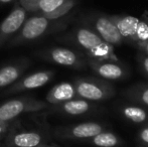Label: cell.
Instances as JSON below:
<instances>
[{
  "mask_svg": "<svg viewBox=\"0 0 148 147\" xmlns=\"http://www.w3.org/2000/svg\"><path fill=\"white\" fill-rule=\"evenodd\" d=\"M53 27V20L39 14L26 18L15 36L6 43V47L19 46L34 42L49 34Z\"/></svg>",
  "mask_w": 148,
  "mask_h": 147,
  "instance_id": "1",
  "label": "cell"
},
{
  "mask_svg": "<svg viewBox=\"0 0 148 147\" xmlns=\"http://www.w3.org/2000/svg\"><path fill=\"white\" fill-rule=\"evenodd\" d=\"M49 108L51 104L45 101L37 100L34 97H18L0 104V122L11 123L22 114L42 112Z\"/></svg>",
  "mask_w": 148,
  "mask_h": 147,
  "instance_id": "2",
  "label": "cell"
},
{
  "mask_svg": "<svg viewBox=\"0 0 148 147\" xmlns=\"http://www.w3.org/2000/svg\"><path fill=\"white\" fill-rule=\"evenodd\" d=\"M49 140V136L41 130L18 129L16 121H13L2 143L4 147H37L42 143H47Z\"/></svg>",
  "mask_w": 148,
  "mask_h": 147,
  "instance_id": "3",
  "label": "cell"
},
{
  "mask_svg": "<svg viewBox=\"0 0 148 147\" xmlns=\"http://www.w3.org/2000/svg\"><path fill=\"white\" fill-rule=\"evenodd\" d=\"M53 75L55 73L53 71H39L28 75L20 80H17L8 88L4 89L3 92H1L0 94V98L40 88L47 85L53 78Z\"/></svg>",
  "mask_w": 148,
  "mask_h": 147,
  "instance_id": "4",
  "label": "cell"
},
{
  "mask_svg": "<svg viewBox=\"0 0 148 147\" xmlns=\"http://www.w3.org/2000/svg\"><path fill=\"white\" fill-rule=\"evenodd\" d=\"M27 18V11L16 4L12 11L0 23V49L15 36Z\"/></svg>",
  "mask_w": 148,
  "mask_h": 147,
  "instance_id": "5",
  "label": "cell"
},
{
  "mask_svg": "<svg viewBox=\"0 0 148 147\" xmlns=\"http://www.w3.org/2000/svg\"><path fill=\"white\" fill-rule=\"evenodd\" d=\"M35 55L42 59H47L64 67H76L80 63L78 55L73 51L64 47L45 49L42 51H37Z\"/></svg>",
  "mask_w": 148,
  "mask_h": 147,
  "instance_id": "6",
  "label": "cell"
},
{
  "mask_svg": "<svg viewBox=\"0 0 148 147\" xmlns=\"http://www.w3.org/2000/svg\"><path fill=\"white\" fill-rule=\"evenodd\" d=\"M29 65V59H20L0 68V91L15 83L23 75Z\"/></svg>",
  "mask_w": 148,
  "mask_h": 147,
  "instance_id": "7",
  "label": "cell"
},
{
  "mask_svg": "<svg viewBox=\"0 0 148 147\" xmlns=\"http://www.w3.org/2000/svg\"><path fill=\"white\" fill-rule=\"evenodd\" d=\"M75 5V0H40L37 14L51 20L66 15Z\"/></svg>",
  "mask_w": 148,
  "mask_h": 147,
  "instance_id": "8",
  "label": "cell"
},
{
  "mask_svg": "<svg viewBox=\"0 0 148 147\" xmlns=\"http://www.w3.org/2000/svg\"><path fill=\"white\" fill-rule=\"evenodd\" d=\"M102 126L97 123H83L72 128H58L55 130V135L64 138H90L95 137L102 132Z\"/></svg>",
  "mask_w": 148,
  "mask_h": 147,
  "instance_id": "9",
  "label": "cell"
},
{
  "mask_svg": "<svg viewBox=\"0 0 148 147\" xmlns=\"http://www.w3.org/2000/svg\"><path fill=\"white\" fill-rule=\"evenodd\" d=\"M76 95V89L70 83H60L55 86L47 95V102L51 105H59L73 100Z\"/></svg>",
  "mask_w": 148,
  "mask_h": 147,
  "instance_id": "10",
  "label": "cell"
},
{
  "mask_svg": "<svg viewBox=\"0 0 148 147\" xmlns=\"http://www.w3.org/2000/svg\"><path fill=\"white\" fill-rule=\"evenodd\" d=\"M96 29L102 38L111 44H118L122 41V36L119 32L116 24L106 17H100L96 21Z\"/></svg>",
  "mask_w": 148,
  "mask_h": 147,
  "instance_id": "11",
  "label": "cell"
},
{
  "mask_svg": "<svg viewBox=\"0 0 148 147\" xmlns=\"http://www.w3.org/2000/svg\"><path fill=\"white\" fill-rule=\"evenodd\" d=\"M75 38L81 46L93 53L103 44L101 37L88 28H80L77 30L75 34Z\"/></svg>",
  "mask_w": 148,
  "mask_h": 147,
  "instance_id": "12",
  "label": "cell"
},
{
  "mask_svg": "<svg viewBox=\"0 0 148 147\" xmlns=\"http://www.w3.org/2000/svg\"><path fill=\"white\" fill-rule=\"evenodd\" d=\"M76 93L87 100H101L104 97V92L101 88L94 83L80 81L76 84Z\"/></svg>",
  "mask_w": 148,
  "mask_h": 147,
  "instance_id": "13",
  "label": "cell"
},
{
  "mask_svg": "<svg viewBox=\"0 0 148 147\" xmlns=\"http://www.w3.org/2000/svg\"><path fill=\"white\" fill-rule=\"evenodd\" d=\"M90 106L88 102L84 100H70L64 102L62 104L55 105V107L53 108V110L60 111L64 114H68V115H82V114L86 113L89 110Z\"/></svg>",
  "mask_w": 148,
  "mask_h": 147,
  "instance_id": "14",
  "label": "cell"
},
{
  "mask_svg": "<svg viewBox=\"0 0 148 147\" xmlns=\"http://www.w3.org/2000/svg\"><path fill=\"white\" fill-rule=\"evenodd\" d=\"M138 23V18L134 17V16H126V17L119 20L116 26H117L121 36L127 37L135 36Z\"/></svg>",
  "mask_w": 148,
  "mask_h": 147,
  "instance_id": "15",
  "label": "cell"
},
{
  "mask_svg": "<svg viewBox=\"0 0 148 147\" xmlns=\"http://www.w3.org/2000/svg\"><path fill=\"white\" fill-rule=\"evenodd\" d=\"M98 73L103 78L110 79V80H115L122 76L123 72L121 68L114 64H105L101 65L98 68Z\"/></svg>",
  "mask_w": 148,
  "mask_h": 147,
  "instance_id": "16",
  "label": "cell"
},
{
  "mask_svg": "<svg viewBox=\"0 0 148 147\" xmlns=\"http://www.w3.org/2000/svg\"><path fill=\"white\" fill-rule=\"evenodd\" d=\"M118 140L114 134L112 133H103L93 137V143L99 147H113L117 144Z\"/></svg>",
  "mask_w": 148,
  "mask_h": 147,
  "instance_id": "17",
  "label": "cell"
},
{
  "mask_svg": "<svg viewBox=\"0 0 148 147\" xmlns=\"http://www.w3.org/2000/svg\"><path fill=\"white\" fill-rule=\"evenodd\" d=\"M124 114L127 118L136 122V123L143 122L146 118L145 111L142 110L141 108H137V107H127L124 110Z\"/></svg>",
  "mask_w": 148,
  "mask_h": 147,
  "instance_id": "18",
  "label": "cell"
},
{
  "mask_svg": "<svg viewBox=\"0 0 148 147\" xmlns=\"http://www.w3.org/2000/svg\"><path fill=\"white\" fill-rule=\"evenodd\" d=\"M18 1H19V5L27 12L37 13L38 11V5L40 0H18Z\"/></svg>",
  "mask_w": 148,
  "mask_h": 147,
  "instance_id": "19",
  "label": "cell"
},
{
  "mask_svg": "<svg viewBox=\"0 0 148 147\" xmlns=\"http://www.w3.org/2000/svg\"><path fill=\"white\" fill-rule=\"evenodd\" d=\"M135 36H137V37H138L139 39H141V40H147L148 39V25L145 22L139 21L138 25H137Z\"/></svg>",
  "mask_w": 148,
  "mask_h": 147,
  "instance_id": "20",
  "label": "cell"
},
{
  "mask_svg": "<svg viewBox=\"0 0 148 147\" xmlns=\"http://www.w3.org/2000/svg\"><path fill=\"white\" fill-rule=\"evenodd\" d=\"M140 137H141V139H142L143 141H145L146 143H148V128L144 129L142 132H141Z\"/></svg>",
  "mask_w": 148,
  "mask_h": 147,
  "instance_id": "21",
  "label": "cell"
},
{
  "mask_svg": "<svg viewBox=\"0 0 148 147\" xmlns=\"http://www.w3.org/2000/svg\"><path fill=\"white\" fill-rule=\"evenodd\" d=\"M142 100H143V102H144L145 104L148 105V89L142 94Z\"/></svg>",
  "mask_w": 148,
  "mask_h": 147,
  "instance_id": "22",
  "label": "cell"
},
{
  "mask_svg": "<svg viewBox=\"0 0 148 147\" xmlns=\"http://www.w3.org/2000/svg\"><path fill=\"white\" fill-rule=\"evenodd\" d=\"M37 147H57V146L51 145V144H47V143H42V144H40V145H38Z\"/></svg>",
  "mask_w": 148,
  "mask_h": 147,
  "instance_id": "23",
  "label": "cell"
},
{
  "mask_svg": "<svg viewBox=\"0 0 148 147\" xmlns=\"http://www.w3.org/2000/svg\"><path fill=\"white\" fill-rule=\"evenodd\" d=\"M144 68H145V70H146V72L148 73V57L144 61Z\"/></svg>",
  "mask_w": 148,
  "mask_h": 147,
  "instance_id": "24",
  "label": "cell"
},
{
  "mask_svg": "<svg viewBox=\"0 0 148 147\" xmlns=\"http://www.w3.org/2000/svg\"><path fill=\"white\" fill-rule=\"evenodd\" d=\"M13 0H0V2L1 3H10V2H12Z\"/></svg>",
  "mask_w": 148,
  "mask_h": 147,
  "instance_id": "25",
  "label": "cell"
},
{
  "mask_svg": "<svg viewBox=\"0 0 148 147\" xmlns=\"http://www.w3.org/2000/svg\"><path fill=\"white\" fill-rule=\"evenodd\" d=\"M146 49H147V53H148V42H147V45H146Z\"/></svg>",
  "mask_w": 148,
  "mask_h": 147,
  "instance_id": "26",
  "label": "cell"
},
{
  "mask_svg": "<svg viewBox=\"0 0 148 147\" xmlns=\"http://www.w3.org/2000/svg\"><path fill=\"white\" fill-rule=\"evenodd\" d=\"M0 147H4V146H3V143H1V145H0Z\"/></svg>",
  "mask_w": 148,
  "mask_h": 147,
  "instance_id": "27",
  "label": "cell"
},
{
  "mask_svg": "<svg viewBox=\"0 0 148 147\" xmlns=\"http://www.w3.org/2000/svg\"><path fill=\"white\" fill-rule=\"evenodd\" d=\"M1 143H2V141H0V145H1Z\"/></svg>",
  "mask_w": 148,
  "mask_h": 147,
  "instance_id": "28",
  "label": "cell"
}]
</instances>
